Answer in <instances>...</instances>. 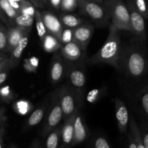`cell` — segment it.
Listing matches in <instances>:
<instances>
[{
    "label": "cell",
    "mask_w": 148,
    "mask_h": 148,
    "mask_svg": "<svg viewBox=\"0 0 148 148\" xmlns=\"http://www.w3.org/2000/svg\"><path fill=\"white\" fill-rule=\"evenodd\" d=\"M143 43L137 37L123 46L119 69L121 73L134 78L140 77L145 73L148 61Z\"/></svg>",
    "instance_id": "obj_1"
},
{
    "label": "cell",
    "mask_w": 148,
    "mask_h": 148,
    "mask_svg": "<svg viewBox=\"0 0 148 148\" xmlns=\"http://www.w3.org/2000/svg\"><path fill=\"white\" fill-rule=\"evenodd\" d=\"M123 46L124 45L121 43L119 30L110 25L109 33L106 40L100 50L87 59V63L91 65L106 64L119 70Z\"/></svg>",
    "instance_id": "obj_2"
},
{
    "label": "cell",
    "mask_w": 148,
    "mask_h": 148,
    "mask_svg": "<svg viewBox=\"0 0 148 148\" xmlns=\"http://www.w3.org/2000/svg\"><path fill=\"white\" fill-rule=\"evenodd\" d=\"M64 119L73 115L79 111L82 104L83 92L78 90L71 85H64L58 89Z\"/></svg>",
    "instance_id": "obj_3"
},
{
    "label": "cell",
    "mask_w": 148,
    "mask_h": 148,
    "mask_svg": "<svg viewBox=\"0 0 148 148\" xmlns=\"http://www.w3.org/2000/svg\"><path fill=\"white\" fill-rule=\"evenodd\" d=\"M80 11L87 17H90L98 27H103L109 23L111 19V10L104 3L78 0Z\"/></svg>",
    "instance_id": "obj_4"
},
{
    "label": "cell",
    "mask_w": 148,
    "mask_h": 148,
    "mask_svg": "<svg viewBox=\"0 0 148 148\" xmlns=\"http://www.w3.org/2000/svg\"><path fill=\"white\" fill-rule=\"evenodd\" d=\"M111 25L118 30L133 33L130 14L126 3L123 0H115L111 7Z\"/></svg>",
    "instance_id": "obj_5"
},
{
    "label": "cell",
    "mask_w": 148,
    "mask_h": 148,
    "mask_svg": "<svg viewBox=\"0 0 148 148\" xmlns=\"http://www.w3.org/2000/svg\"><path fill=\"white\" fill-rule=\"evenodd\" d=\"M62 118H64V114L59 99V91L57 89L53 92L51 95L50 108L42 130V137L44 138L49 135V133L59 125Z\"/></svg>",
    "instance_id": "obj_6"
},
{
    "label": "cell",
    "mask_w": 148,
    "mask_h": 148,
    "mask_svg": "<svg viewBox=\"0 0 148 148\" xmlns=\"http://www.w3.org/2000/svg\"><path fill=\"white\" fill-rule=\"evenodd\" d=\"M130 14L133 33L143 41L146 40V30L145 17L141 14L136 6L134 0H127L126 2Z\"/></svg>",
    "instance_id": "obj_7"
},
{
    "label": "cell",
    "mask_w": 148,
    "mask_h": 148,
    "mask_svg": "<svg viewBox=\"0 0 148 148\" xmlns=\"http://www.w3.org/2000/svg\"><path fill=\"white\" fill-rule=\"evenodd\" d=\"M66 76L72 87L83 92L86 83V76L81 63L74 64V62H69Z\"/></svg>",
    "instance_id": "obj_8"
},
{
    "label": "cell",
    "mask_w": 148,
    "mask_h": 148,
    "mask_svg": "<svg viewBox=\"0 0 148 148\" xmlns=\"http://www.w3.org/2000/svg\"><path fill=\"white\" fill-rule=\"evenodd\" d=\"M69 61L66 60L60 53H56L51 59L50 69V78L53 83L59 82L67 72Z\"/></svg>",
    "instance_id": "obj_9"
},
{
    "label": "cell",
    "mask_w": 148,
    "mask_h": 148,
    "mask_svg": "<svg viewBox=\"0 0 148 148\" xmlns=\"http://www.w3.org/2000/svg\"><path fill=\"white\" fill-rule=\"evenodd\" d=\"M60 52L66 60L75 62L82 60L85 58L86 49H84L77 42L73 40L62 45L60 49Z\"/></svg>",
    "instance_id": "obj_10"
},
{
    "label": "cell",
    "mask_w": 148,
    "mask_h": 148,
    "mask_svg": "<svg viewBox=\"0 0 148 148\" xmlns=\"http://www.w3.org/2000/svg\"><path fill=\"white\" fill-rule=\"evenodd\" d=\"M94 32V25L90 23H82L74 29V40L87 50Z\"/></svg>",
    "instance_id": "obj_11"
},
{
    "label": "cell",
    "mask_w": 148,
    "mask_h": 148,
    "mask_svg": "<svg viewBox=\"0 0 148 148\" xmlns=\"http://www.w3.org/2000/svg\"><path fill=\"white\" fill-rule=\"evenodd\" d=\"M115 104V116L116 118L118 128L121 134L127 132V127L130 123V116L127 108L121 100L116 98L114 101Z\"/></svg>",
    "instance_id": "obj_12"
},
{
    "label": "cell",
    "mask_w": 148,
    "mask_h": 148,
    "mask_svg": "<svg viewBox=\"0 0 148 148\" xmlns=\"http://www.w3.org/2000/svg\"><path fill=\"white\" fill-rule=\"evenodd\" d=\"M42 15L48 33L53 35L60 40L62 32L64 29V25L61 22L60 18H58L56 15L48 11L43 12Z\"/></svg>",
    "instance_id": "obj_13"
},
{
    "label": "cell",
    "mask_w": 148,
    "mask_h": 148,
    "mask_svg": "<svg viewBox=\"0 0 148 148\" xmlns=\"http://www.w3.org/2000/svg\"><path fill=\"white\" fill-rule=\"evenodd\" d=\"M88 136V130L84 121L82 114L77 111L75 118V133L72 146L77 145L84 143Z\"/></svg>",
    "instance_id": "obj_14"
},
{
    "label": "cell",
    "mask_w": 148,
    "mask_h": 148,
    "mask_svg": "<svg viewBox=\"0 0 148 148\" xmlns=\"http://www.w3.org/2000/svg\"><path fill=\"white\" fill-rule=\"evenodd\" d=\"M77 113L65 119L64 124L62 126V147L72 146L75 133V118Z\"/></svg>",
    "instance_id": "obj_15"
},
{
    "label": "cell",
    "mask_w": 148,
    "mask_h": 148,
    "mask_svg": "<svg viewBox=\"0 0 148 148\" xmlns=\"http://www.w3.org/2000/svg\"><path fill=\"white\" fill-rule=\"evenodd\" d=\"M31 29H26L20 26L10 25L8 27V42H7V53H10L14 47L21 40L22 38L27 31H30Z\"/></svg>",
    "instance_id": "obj_16"
},
{
    "label": "cell",
    "mask_w": 148,
    "mask_h": 148,
    "mask_svg": "<svg viewBox=\"0 0 148 148\" xmlns=\"http://www.w3.org/2000/svg\"><path fill=\"white\" fill-rule=\"evenodd\" d=\"M30 31H27L22 38L18 44L10 53V63L11 69H14L19 64L23 51L27 47L29 40V35Z\"/></svg>",
    "instance_id": "obj_17"
},
{
    "label": "cell",
    "mask_w": 148,
    "mask_h": 148,
    "mask_svg": "<svg viewBox=\"0 0 148 148\" xmlns=\"http://www.w3.org/2000/svg\"><path fill=\"white\" fill-rule=\"evenodd\" d=\"M43 43V50L47 53H53L57 51L62 46L61 40L58 38L51 33H48L41 40Z\"/></svg>",
    "instance_id": "obj_18"
},
{
    "label": "cell",
    "mask_w": 148,
    "mask_h": 148,
    "mask_svg": "<svg viewBox=\"0 0 148 148\" xmlns=\"http://www.w3.org/2000/svg\"><path fill=\"white\" fill-rule=\"evenodd\" d=\"M47 107L48 101L46 102V103H44L42 104L40 106H39L38 108H36V110H34L33 112L31 114V115H30V117L28 118V119H27V122H26L25 128H30V127H34V126L37 125L38 123H40V121H41V120L43 119V116H44Z\"/></svg>",
    "instance_id": "obj_19"
},
{
    "label": "cell",
    "mask_w": 148,
    "mask_h": 148,
    "mask_svg": "<svg viewBox=\"0 0 148 148\" xmlns=\"http://www.w3.org/2000/svg\"><path fill=\"white\" fill-rule=\"evenodd\" d=\"M130 134L134 139L136 145H137V148H145L144 144L143 142V137H142L141 131L139 129L137 126V122H136L134 117L133 116H131L130 117Z\"/></svg>",
    "instance_id": "obj_20"
},
{
    "label": "cell",
    "mask_w": 148,
    "mask_h": 148,
    "mask_svg": "<svg viewBox=\"0 0 148 148\" xmlns=\"http://www.w3.org/2000/svg\"><path fill=\"white\" fill-rule=\"evenodd\" d=\"M10 69H11L10 63V55L5 52H1L0 55V85H2L6 82Z\"/></svg>",
    "instance_id": "obj_21"
},
{
    "label": "cell",
    "mask_w": 148,
    "mask_h": 148,
    "mask_svg": "<svg viewBox=\"0 0 148 148\" xmlns=\"http://www.w3.org/2000/svg\"><path fill=\"white\" fill-rule=\"evenodd\" d=\"M60 140H62V126H58L53 129L47 136L46 147L47 148L58 147Z\"/></svg>",
    "instance_id": "obj_22"
},
{
    "label": "cell",
    "mask_w": 148,
    "mask_h": 148,
    "mask_svg": "<svg viewBox=\"0 0 148 148\" xmlns=\"http://www.w3.org/2000/svg\"><path fill=\"white\" fill-rule=\"evenodd\" d=\"M64 27L75 28L83 23V20L74 14H63L59 17Z\"/></svg>",
    "instance_id": "obj_23"
},
{
    "label": "cell",
    "mask_w": 148,
    "mask_h": 148,
    "mask_svg": "<svg viewBox=\"0 0 148 148\" xmlns=\"http://www.w3.org/2000/svg\"><path fill=\"white\" fill-rule=\"evenodd\" d=\"M0 5H1V10L8 17L10 22V25H12L13 24H14V20L20 14V12L10 4L8 0H0Z\"/></svg>",
    "instance_id": "obj_24"
},
{
    "label": "cell",
    "mask_w": 148,
    "mask_h": 148,
    "mask_svg": "<svg viewBox=\"0 0 148 148\" xmlns=\"http://www.w3.org/2000/svg\"><path fill=\"white\" fill-rule=\"evenodd\" d=\"M35 21H36L38 35L40 40H42L48 33V31L44 20H43L42 13L37 8H36V12H35Z\"/></svg>",
    "instance_id": "obj_25"
},
{
    "label": "cell",
    "mask_w": 148,
    "mask_h": 148,
    "mask_svg": "<svg viewBox=\"0 0 148 148\" xmlns=\"http://www.w3.org/2000/svg\"><path fill=\"white\" fill-rule=\"evenodd\" d=\"M35 17L20 13L14 20V24L26 29H31Z\"/></svg>",
    "instance_id": "obj_26"
},
{
    "label": "cell",
    "mask_w": 148,
    "mask_h": 148,
    "mask_svg": "<svg viewBox=\"0 0 148 148\" xmlns=\"http://www.w3.org/2000/svg\"><path fill=\"white\" fill-rule=\"evenodd\" d=\"M0 96H1V101L6 103L12 102L17 98V95L14 93L12 89L9 85H4V84L0 88Z\"/></svg>",
    "instance_id": "obj_27"
},
{
    "label": "cell",
    "mask_w": 148,
    "mask_h": 148,
    "mask_svg": "<svg viewBox=\"0 0 148 148\" xmlns=\"http://www.w3.org/2000/svg\"><path fill=\"white\" fill-rule=\"evenodd\" d=\"M33 108L31 103L30 101H25V100H21L14 103L13 105V108L15 111L16 113L19 114L24 115L28 113Z\"/></svg>",
    "instance_id": "obj_28"
},
{
    "label": "cell",
    "mask_w": 148,
    "mask_h": 148,
    "mask_svg": "<svg viewBox=\"0 0 148 148\" xmlns=\"http://www.w3.org/2000/svg\"><path fill=\"white\" fill-rule=\"evenodd\" d=\"M7 42H8V27L1 23L0 26V50L1 52L7 53Z\"/></svg>",
    "instance_id": "obj_29"
},
{
    "label": "cell",
    "mask_w": 148,
    "mask_h": 148,
    "mask_svg": "<svg viewBox=\"0 0 148 148\" xmlns=\"http://www.w3.org/2000/svg\"><path fill=\"white\" fill-rule=\"evenodd\" d=\"M74 29L71 27H64L63 30L61 35L60 40L62 42V45L66 44L74 40Z\"/></svg>",
    "instance_id": "obj_30"
},
{
    "label": "cell",
    "mask_w": 148,
    "mask_h": 148,
    "mask_svg": "<svg viewBox=\"0 0 148 148\" xmlns=\"http://www.w3.org/2000/svg\"><path fill=\"white\" fill-rule=\"evenodd\" d=\"M78 6V0H62L61 10L65 12H70L75 11Z\"/></svg>",
    "instance_id": "obj_31"
},
{
    "label": "cell",
    "mask_w": 148,
    "mask_h": 148,
    "mask_svg": "<svg viewBox=\"0 0 148 148\" xmlns=\"http://www.w3.org/2000/svg\"><path fill=\"white\" fill-rule=\"evenodd\" d=\"M7 117L5 115V109L1 107L0 110V147H3L4 136L5 134V124Z\"/></svg>",
    "instance_id": "obj_32"
},
{
    "label": "cell",
    "mask_w": 148,
    "mask_h": 148,
    "mask_svg": "<svg viewBox=\"0 0 148 148\" xmlns=\"http://www.w3.org/2000/svg\"><path fill=\"white\" fill-rule=\"evenodd\" d=\"M35 12H36V7L30 3V1H29V0H26L25 2L21 4L20 13L35 17Z\"/></svg>",
    "instance_id": "obj_33"
},
{
    "label": "cell",
    "mask_w": 148,
    "mask_h": 148,
    "mask_svg": "<svg viewBox=\"0 0 148 148\" xmlns=\"http://www.w3.org/2000/svg\"><path fill=\"white\" fill-rule=\"evenodd\" d=\"M38 59L36 57H31L30 59H26L24 62V67L27 72H36L38 66Z\"/></svg>",
    "instance_id": "obj_34"
},
{
    "label": "cell",
    "mask_w": 148,
    "mask_h": 148,
    "mask_svg": "<svg viewBox=\"0 0 148 148\" xmlns=\"http://www.w3.org/2000/svg\"><path fill=\"white\" fill-rule=\"evenodd\" d=\"M90 146L96 148H109L111 147V145L108 143L105 137L98 136L96 138L90 142Z\"/></svg>",
    "instance_id": "obj_35"
},
{
    "label": "cell",
    "mask_w": 148,
    "mask_h": 148,
    "mask_svg": "<svg viewBox=\"0 0 148 148\" xmlns=\"http://www.w3.org/2000/svg\"><path fill=\"white\" fill-rule=\"evenodd\" d=\"M103 89L93 90L90 91L88 93V97H87V100L90 103H95L102 97V95H103Z\"/></svg>",
    "instance_id": "obj_36"
},
{
    "label": "cell",
    "mask_w": 148,
    "mask_h": 148,
    "mask_svg": "<svg viewBox=\"0 0 148 148\" xmlns=\"http://www.w3.org/2000/svg\"><path fill=\"white\" fill-rule=\"evenodd\" d=\"M139 11L141 12L145 19H148V9L146 0H134Z\"/></svg>",
    "instance_id": "obj_37"
},
{
    "label": "cell",
    "mask_w": 148,
    "mask_h": 148,
    "mask_svg": "<svg viewBox=\"0 0 148 148\" xmlns=\"http://www.w3.org/2000/svg\"><path fill=\"white\" fill-rule=\"evenodd\" d=\"M141 103L143 110L148 115V86L146 87L142 92Z\"/></svg>",
    "instance_id": "obj_38"
},
{
    "label": "cell",
    "mask_w": 148,
    "mask_h": 148,
    "mask_svg": "<svg viewBox=\"0 0 148 148\" xmlns=\"http://www.w3.org/2000/svg\"><path fill=\"white\" fill-rule=\"evenodd\" d=\"M141 134L145 148H148V130L146 128H145L144 126L142 127Z\"/></svg>",
    "instance_id": "obj_39"
},
{
    "label": "cell",
    "mask_w": 148,
    "mask_h": 148,
    "mask_svg": "<svg viewBox=\"0 0 148 148\" xmlns=\"http://www.w3.org/2000/svg\"><path fill=\"white\" fill-rule=\"evenodd\" d=\"M62 0H49V2L52 7L56 10H61V4Z\"/></svg>",
    "instance_id": "obj_40"
},
{
    "label": "cell",
    "mask_w": 148,
    "mask_h": 148,
    "mask_svg": "<svg viewBox=\"0 0 148 148\" xmlns=\"http://www.w3.org/2000/svg\"><path fill=\"white\" fill-rule=\"evenodd\" d=\"M42 147L41 145H40V142L39 141L38 139H35L33 142L30 144V147H33V148H38Z\"/></svg>",
    "instance_id": "obj_41"
},
{
    "label": "cell",
    "mask_w": 148,
    "mask_h": 148,
    "mask_svg": "<svg viewBox=\"0 0 148 148\" xmlns=\"http://www.w3.org/2000/svg\"><path fill=\"white\" fill-rule=\"evenodd\" d=\"M33 2L35 3V4H36V7H43V5L42 3H43V1H42V0H33Z\"/></svg>",
    "instance_id": "obj_42"
},
{
    "label": "cell",
    "mask_w": 148,
    "mask_h": 148,
    "mask_svg": "<svg viewBox=\"0 0 148 148\" xmlns=\"http://www.w3.org/2000/svg\"><path fill=\"white\" fill-rule=\"evenodd\" d=\"M104 1H105V4H106V5L109 7L110 10H111V5H112V4L114 3V1H115V0H104Z\"/></svg>",
    "instance_id": "obj_43"
},
{
    "label": "cell",
    "mask_w": 148,
    "mask_h": 148,
    "mask_svg": "<svg viewBox=\"0 0 148 148\" xmlns=\"http://www.w3.org/2000/svg\"><path fill=\"white\" fill-rule=\"evenodd\" d=\"M85 1H94V2L101 3V4H104V3H105V1H104V0H85Z\"/></svg>",
    "instance_id": "obj_44"
},
{
    "label": "cell",
    "mask_w": 148,
    "mask_h": 148,
    "mask_svg": "<svg viewBox=\"0 0 148 148\" xmlns=\"http://www.w3.org/2000/svg\"><path fill=\"white\" fill-rule=\"evenodd\" d=\"M16 1H18V2L20 3V4H23V2H25V1L26 0H16Z\"/></svg>",
    "instance_id": "obj_45"
},
{
    "label": "cell",
    "mask_w": 148,
    "mask_h": 148,
    "mask_svg": "<svg viewBox=\"0 0 148 148\" xmlns=\"http://www.w3.org/2000/svg\"><path fill=\"white\" fill-rule=\"evenodd\" d=\"M49 0H42V1H43V2L46 4H47L48 3H49Z\"/></svg>",
    "instance_id": "obj_46"
}]
</instances>
